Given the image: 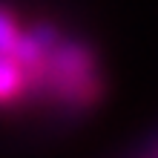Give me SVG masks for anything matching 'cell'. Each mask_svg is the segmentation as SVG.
<instances>
[{
	"mask_svg": "<svg viewBox=\"0 0 158 158\" xmlns=\"http://www.w3.org/2000/svg\"><path fill=\"white\" fill-rule=\"evenodd\" d=\"M35 89H46L63 106L81 109V106L95 104L101 95L95 52L86 43L69 40L60 35L58 43L52 46V52L46 55Z\"/></svg>",
	"mask_w": 158,
	"mask_h": 158,
	"instance_id": "obj_1",
	"label": "cell"
},
{
	"mask_svg": "<svg viewBox=\"0 0 158 158\" xmlns=\"http://www.w3.org/2000/svg\"><path fill=\"white\" fill-rule=\"evenodd\" d=\"M20 35H23V29H20V23H17V17L9 12V9L0 6V55L12 52L15 43L20 40Z\"/></svg>",
	"mask_w": 158,
	"mask_h": 158,
	"instance_id": "obj_2",
	"label": "cell"
},
{
	"mask_svg": "<svg viewBox=\"0 0 158 158\" xmlns=\"http://www.w3.org/2000/svg\"><path fill=\"white\" fill-rule=\"evenodd\" d=\"M152 152H158V147H155V150H152Z\"/></svg>",
	"mask_w": 158,
	"mask_h": 158,
	"instance_id": "obj_3",
	"label": "cell"
}]
</instances>
